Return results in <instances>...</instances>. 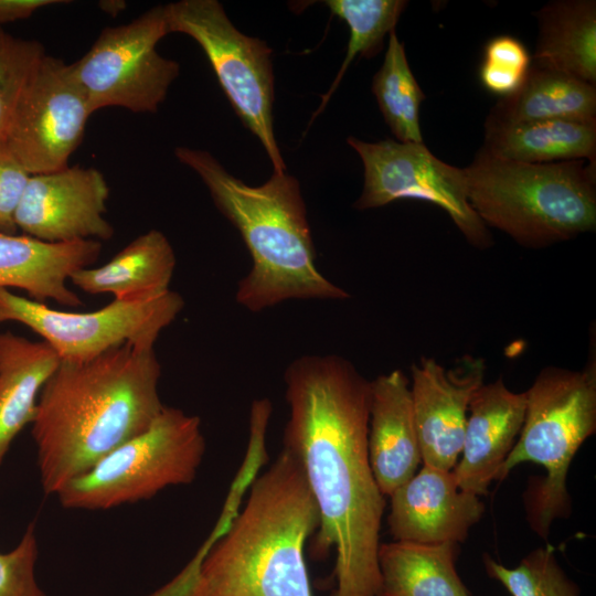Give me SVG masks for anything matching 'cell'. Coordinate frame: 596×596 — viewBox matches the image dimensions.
<instances>
[{
  "instance_id": "83f0119b",
  "label": "cell",
  "mask_w": 596,
  "mask_h": 596,
  "mask_svg": "<svg viewBox=\"0 0 596 596\" xmlns=\"http://www.w3.org/2000/svg\"><path fill=\"white\" fill-rule=\"evenodd\" d=\"M45 54L39 41L14 36L0 25V143L4 142L26 85Z\"/></svg>"
},
{
  "instance_id": "277c9868",
  "label": "cell",
  "mask_w": 596,
  "mask_h": 596,
  "mask_svg": "<svg viewBox=\"0 0 596 596\" xmlns=\"http://www.w3.org/2000/svg\"><path fill=\"white\" fill-rule=\"evenodd\" d=\"M319 523L302 467L283 447L204 555L193 596H312L304 549Z\"/></svg>"
},
{
  "instance_id": "2e32d148",
  "label": "cell",
  "mask_w": 596,
  "mask_h": 596,
  "mask_svg": "<svg viewBox=\"0 0 596 596\" xmlns=\"http://www.w3.org/2000/svg\"><path fill=\"white\" fill-rule=\"evenodd\" d=\"M525 392L510 391L503 379L482 384L471 397L461 449L453 472L459 488L482 496L499 478L525 416Z\"/></svg>"
},
{
  "instance_id": "f1b7e54d",
  "label": "cell",
  "mask_w": 596,
  "mask_h": 596,
  "mask_svg": "<svg viewBox=\"0 0 596 596\" xmlns=\"http://www.w3.org/2000/svg\"><path fill=\"white\" fill-rule=\"evenodd\" d=\"M531 63L532 56L519 39L498 35L485 45L479 79L489 93L508 97L521 87Z\"/></svg>"
},
{
  "instance_id": "8992f818",
  "label": "cell",
  "mask_w": 596,
  "mask_h": 596,
  "mask_svg": "<svg viewBox=\"0 0 596 596\" xmlns=\"http://www.w3.org/2000/svg\"><path fill=\"white\" fill-rule=\"evenodd\" d=\"M594 332L584 369L545 366L525 392V416L520 436L498 478L502 480L525 461L545 468V478L531 489L526 499L528 520L543 539L552 522L571 511L566 487L568 468L578 448L596 430Z\"/></svg>"
},
{
  "instance_id": "ffe728a7",
  "label": "cell",
  "mask_w": 596,
  "mask_h": 596,
  "mask_svg": "<svg viewBox=\"0 0 596 596\" xmlns=\"http://www.w3.org/2000/svg\"><path fill=\"white\" fill-rule=\"evenodd\" d=\"M60 363L45 341L0 333V465L18 434L32 424L41 391Z\"/></svg>"
},
{
  "instance_id": "d6a6232c",
  "label": "cell",
  "mask_w": 596,
  "mask_h": 596,
  "mask_svg": "<svg viewBox=\"0 0 596 596\" xmlns=\"http://www.w3.org/2000/svg\"><path fill=\"white\" fill-rule=\"evenodd\" d=\"M126 7L123 1H103L100 8L108 14H117Z\"/></svg>"
},
{
  "instance_id": "e0dca14e",
  "label": "cell",
  "mask_w": 596,
  "mask_h": 596,
  "mask_svg": "<svg viewBox=\"0 0 596 596\" xmlns=\"http://www.w3.org/2000/svg\"><path fill=\"white\" fill-rule=\"evenodd\" d=\"M368 450L374 479L384 497L416 473L422 457L409 379L402 370L371 381Z\"/></svg>"
},
{
  "instance_id": "4316f807",
  "label": "cell",
  "mask_w": 596,
  "mask_h": 596,
  "mask_svg": "<svg viewBox=\"0 0 596 596\" xmlns=\"http://www.w3.org/2000/svg\"><path fill=\"white\" fill-rule=\"evenodd\" d=\"M488 575L499 581L511 596H578L577 585L560 566L551 546L536 549L508 568L485 555Z\"/></svg>"
},
{
  "instance_id": "7402d4cb",
  "label": "cell",
  "mask_w": 596,
  "mask_h": 596,
  "mask_svg": "<svg viewBox=\"0 0 596 596\" xmlns=\"http://www.w3.org/2000/svg\"><path fill=\"white\" fill-rule=\"evenodd\" d=\"M481 148L498 158L525 163L579 159L595 163L596 120L485 124V143Z\"/></svg>"
},
{
  "instance_id": "d6986e66",
  "label": "cell",
  "mask_w": 596,
  "mask_h": 596,
  "mask_svg": "<svg viewBox=\"0 0 596 596\" xmlns=\"http://www.w3.org/2000/svg\"><path fill=\"white\" fill-rule=\"evenodd\" d=\"M177 259L168 237L150 230L127 244L107 263L74 272L70 281L81 290L110 294L124 301L147 300L170 290Z\"/></svg>"
},
{
  "instance_id": "603a6c76",
  "label": "cell",
  "mask_w": 596,
  "mask_h": 596,
  "mask_svg": "<svg viewBox=\"0 0 596 596\" xmlns=\"http://www.w3.org/2000/svg\"><path fill=\"white\" fill-rule=\"evenodd\" d=\"M538 40L532 62L596 85V2L555 0L534 13Z\"/></svg>"
},
{
  "instance_id": "4fadbf2b",
  "label": "cell",
  "mask_w": 596,
  "mask_h": 596,
  "mask_svg": "<svg viewBox=\"0 0 596 596\" xmlns=\"http://www.w3.org/2000/svg\"><path fill=\"white\" fill-rule=\"evenodd\" d=\"M486 360L472 354L445 368L422 356L411 366V397L421 457L425 466L453 470L461 454L468 408L485 383Z\"/></svg>"
},
{
  "instance_id": "8fae6325",
  "label": "cell",
  "mask_w": 596,
  "mask_h": 596,
  "mask_svg": "<svg viewBox=\"0 0 596 596\" xmlns=\"http://www.w3.org/2000/svg\"><path fill=\"white\" fill-rule=\"evenodd\" d=\"M364 168L362 192L353 206L363 211L400 200L428 202L444 210L466 241L476 248L493 244L488 226L467 198L464 170L450 166L423 143L384 139L366 142L348 137Z\"/></svg>"
},
{
  "instance_id": "5b68a950",
  "label": "cell",
  "mask_w": 596,
  "mask_h": 596,
  "mask_svg": "<svg viewBox=\"0 0 596 596\" xmlns=\"http://www.w3.org/2000/svg\"><path fill=\"white\" fill-rule=\"evenodd\" d=\"M595 167L583 159L518 162L480 148L462 170L468 201L487 226L542 248L595 231Z\"/></svg>"
},
{
  "instance_id": "1f68e13d",
  "label": "cell",
  "mask_w": 596,
  "mask_h": 596,
  "mask_svg": "<svg viewBox=\"0 0 596 596\" xmlns=\"http://www.w3.org/2000/svg\"><path fill=\"white\" fill-rule=\"evenodd\" d=\"M65 3L60 0H0V25L15 20L26 19L36 10L52 6Z\"/></svg>"
},
{
  "instance_id": "d4e9b609",
  "label": "cell",
  "mask_w": 596,
  "mask_h": 596,
  "mask_svg": "<svg viewBox=\"0 0 596 596\" xmlns=\"http://www.w3.org/2000/svg\"><path fill=\"white\" fill-rule=\"evenodd\" d=\"M372 92L396 140L423 143L419 106L426 96L411 71L395 30L389 34L384 61L372 79Z\"/></svg>"
},
{
  "instance_id": "9c48e42d",
  "label": "cell",
  "mask_w": 596,
  "mask_h": 596,
  "mask_svg": "<svg viewBox=\"0 0 596 596\" xmlns=\"http://www.w3.org/2000/svg\"><path fill=\"white\" fill-rule=\"evenodd\" d=\"M168 33L164 4L156 6L129 23L103 29L89 50L70 64L94 113L106 107L158 110L180 73L179 63L157 50Z\"/></svg>"
},
{
  "instance_id": "4dcf8cb0",
  "label": "cell",
  "mask_w": 596,
  "mask_h": 596,
  "mask_svg": "<svg viewBox=\"0 0 596 596\" xmlns=\"http://www.w3.org/2000/svg\"><path fill=\"white\" fill-rule=\"evenodd\" d=\"M31 174L4 142L0 143V232L15 234V212Z\"/></svg>"
},
{
  "instance_id": "44dd1931",
  "label": "cell",
  "mask_w": 596,
  "mask_h": 596,
  "mask_svg": "<svg viewBox=\"0 0 596 596\" xmlns=\"http://www.w3.org/2000/svg\"><path fill=\"white\" fill-rule=\"evenodd\" d=\"M567 119L596 120V85L568 73L532 62L521 87L501 98L486 123L507 125Z\"/></svg>"
},
{
  "instance_id": "484cf974",
  "label": "cell",
  "mask_w": 596,
  "mask_h": 596,
  "mask_svg": "<svg viewBox=\"0 0 596 596\" xmlns=\"http://www.w3.org/2000/svg\"><path fill=\"white\" fill-rule=\"evenodd\" d=\"M331 13L343 20L350 30L344 60L330 88L321 96V103L311 121L328 104L352 61L372 58L381 52L386 34L395 30L407 6L405 0H326Z\"/></svg>"
},
{
  "instance_id": "ac0fdd59",
  "label": "cell",
  "mask_w": 596,
  "mask_h": 596,
  "mask_svg": "<svg viewBox=\"0 0 596 596\" xmlns=\"http://www.w3.org/2000/svg\"><path fill=\"white\" fill-rule=\"evenodd\" d=\"M99 241L50 243L0 232V288H19L38 302L53 300L77 308L83 302L66 281L99 256Z\"/></svg>"
},
{
  "instance_id": "52a82bcc",
  "label": "cell",
  "mask_w": 596,
  "mask_h": 596,
  "mask_svg": "<svg viewBox=\"0 0 596 596\" xmlns=\"http://www.w3.org/2000/svg\"><path fill=\"white\" fill-rule=\"evenodd\" d=\"M205 453L201 421L166 406L140 434L106 454L56 494L65 509L108 510L190 485Z\"/></svg>"
},
{
  "instance_id": "6da1fadb",
  "label": "cell",
  "mask_w": 596,
  "mask_h": 596,
  "mask_svg": "<svg viewBox=\"0 0 596 596\" xmlns=\"http://www.w3.org/2000/svg\"><path fill=\"white\" fill-rule=\"evenodd\" d=\"M284 380L283 447L300 462L319 511L316 555L336 554L329 596H380L385 499L368 450L371 381L334 354L297 358Z\"/></svg>"
},
{
  "instance_id": "3957f363",
  "label": "cell",
  "mask_w": 596,
  "mask_h": 596,
  "mask_svg": "<svg viewBox=\"0 0 596 596\" xmlns=\"http://www.w3.org/2000/svg\"><path fill=\"white\" fill-rule=\"evenodd\" d=\"M174 156L201 178L249 252L252 268L235 295L241 306L259 312L291 299L350 298L317 267L306 204L294 175L273 172L266 182L252 187L205 150L180 146Z\"/></svg>"
},
{
  "instance_id": "7c38bea8",
  "label": "cell",
  "mask_w": 596,
  "mask_h": 596,
  "mask_svg": "<svg viewBox=\"0 0 596 596\" xmlns=\"http://www.w3.org/2000/svg\"><path fill=\"white\" fill-rule=\"evenodd\" d=\"M93 113L70 64L45 54L26 85L4 143L31 175L64 169Z\"/></svg>"
},
{
  "instance_id": "30bf717a",
  "label": "cell",
  "mask_w": 596,
  "mask_h": 596,
  "mask_svg": "<svg viewBox=\"0 0 596 596\" xmlns=\"http://www.w3.org/2000/svg\"><path fill=\"white\" fill-rule=\"evenodd\" d=\"M183 307L182 296L170 289L147 300L114 299L95 311H64L0 288V323L26 326L67 362L87 361L125 343L155 349Z\"/></svg>"
},
{
  "instance_id": "7a4b0ae2",
  "label": "cell",
  "mask_w": 596,
  "mask_h": 596,
  "mask_svg": "<svg viewBox=\"0 0 596 596\" xmlns=\"http://www.w3.org/2000/svg\"><path fill=\"white\" fill-rule=\"evenodd\" d=\"M155 349L129 343L82 362L61 361L32 422L42 489L57 492L114 448L140 434L164 405Z\"/></svg>"
},
{
  "instance_id": "5bb4252c",
  "label": "cell",
  "mask_w": 596,
  "mask_h": 596,
  "mask_svg": "<svg viewBox=\"0 0 596 596\" xmlns=\"http://www.w3.org/2000/svg\"><path fill=\"white\" fill-rule=\"evenodd\" d=\"M109 188L95 168L66 167L32 174L15 212L24 235L50 243L107 241L114 235L106 220Z\"/></svg>"
},
{
  "instance_id": "f546056e",
  "label": "cell",
  "mask_w": 596,
  "mask_h": 596,
  "mask_svg": "<svg viewBox=\"0 0 596 596\" xmlns=\"http://www.w3.org/2000/svg\"><path fill=\"white\" fill-rule=\"evenodd\" d=\"M38 557L35 525L31 522L11 551L0 552V596H47L35 578Z\"/></svg>"
},
{
  "instance_id": "ba28073f",
  "label": "cell",
  "mask_w": 596,
  "mask_h": 596,
  "mask_svg": "<svg viewBox=\"0 0 596 596\" xmlns=\"http://www.w3.org/2000/svg\"><path fill=\"white\" fill-rule=\"evenodd\" d=\"M169 33L192 38L205 53L235 114L259 140L273 172H286L274 132L272 49L234 26L216 0L164 4Z\"/></svg>"
},
{
  "instance_id": "9a60e30c",
  "label": "cell",
  "mask_w": 596,
  "mask_h": 596,
  "mask_svg": "<svg viewBox=\"0 0 596 596\" xmlns=\"http://www.w3.org/2000/svg\"><path fill=\"white\" fill-rule=\"evenodd\" d=\"M390 498L387 525L395 541L457 544L485 511L478 496L459 488L453 470L425 465Z\"/></svg>"
},
{
  "instance_id": "cb8c5ba5",
  "label": "cell",
  "mask_w": 596,
  "mask_h": 596,
  "mask_svg": "<svg viewBox=\"0 0 596 596\" xmlns=\"http://www.w3.org/2000/svg\"><path fill=\"white\" fill-rule=\"evenodd\" d=\"M454 543H381L380 596H469L455 567Z\"/></svg>"
}]
</instances>
